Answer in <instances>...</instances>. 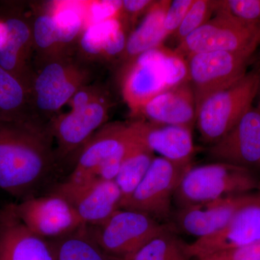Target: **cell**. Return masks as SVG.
I'll use <instances>...</instances> for the list:
<instances>
[{
	"instance_id": "obj_1",
	"label": "cell",
	"mask_w": 260,
	"mask_h": 260,
	"mask_svg": "<svg viewBox=\"0 0 260 260\" xmlns=\"http://www.w3.org/2000/svg\"><path fill=\"white\" fill-rule=\"evenodd\" d=\"M60 169L48 123L0 121V189L20 200L37 196Z\"/></svg>"
},
{
	"instance_id": "obj_2",
	"label": "cell",
	"mask_w": 260,
	"mask_h": 260,
	"mask_svg": "<svg viewBox=\"0 0 260 260\" xmlns=\"http://www.w3.org/2000/svg\"><path fill=\"white\" fill-rule=\"evenodd\" d=\"M188 83L185 56L164 44L120 68L121 95L133 118L159 94Z\"/></svg>"
},
{
	"instance_id": "obj_3",
	"label": "cell",
	"mask_w": 260,
	"mask_h": 260,
	"mask_svg": "<svg viewBox=\"0 0 260 260\" xmlns=\"http://www.w3.org/2000/svg\"><path fill=\"white\" fill-rule=\"evenodd\" d=\"M260 191L254 171L223 162L191 167L175 191L177 208Z\"/></svg>"
},
{
	"instance_id": "obj_4",
	"label": "cell",
	"mask_w": 260,
	"mask_h": 260,
	"mask_svg": "<svg viewBox=\"0 0 260 260\" xmlns=\"http://www.w3.org/2000/svg\"><path fill=\"white\" fill-rule=\"evenodd\" d=\"M35 72L31 85L32 114L36 120L44 124L59 114L63 106L92 80L88 64L73 56L50 61Z\"/></svg>"
},
{
	"instance_id": "obj_5",
	"label": "cell",
	"mask_w": 260,
	"mask_h": 260,
	"mask_svg": "<svg viewBox=\"0 0 260 260\" xmlns=\"http://www.w3.org/2000/svg\"><path fill=\"white\" fill-rule=\"evenodd\" d=\"M259 78L260 71L252 70L202 103L197 110L196 125L203 143L215 144L254 106Z\"/></svg>"
},
{
	"instance_id": "obj_6",
	"label": "cell",
	"mask_w": 260,
	"mask_h": 260,
	"mask_svg": "<svg viewBox=\"0 0 260 260\" xmlns=\"http://www.w3.org/2000/svg\"><path fill=\"white\" fill-rule=\"evenodd\" d=\"M88 226L98 245L109 257L131 260L169 225L160 223L146 214L120 209L104 223Z\"/></svg>"
},
{
	"instance_id": "obj_7",
	"label": "cell",
	"mask_w": 260,
	"mask_h": 260,
	"mask_svg": "<svg viewBox=\"0 0 260 260\" xmlns=\"http://www.w3.org/2000/svg\"><path fill=\"white\" fill-rule=\"evenodd\" d=\"M260 44V24L249 23L216 12L175 48L184 56L208 51L253 55Z\"/></svg>"
},
{
	"instance_id": "obj_8",
	"label": "cell",
	"mask_w": 260,
	"mask_h": 260,
	"mask_svg": "<svg viewBox=\"0 0 260 260\" xmlns=\"http://www.w3.org/2000/svg\"><path fill=\"white\" fill-rule=\"evenodd\" d=\"M191 166L155 157L144 179L121 209L146 214L160 223L169 224L174 212V194Z\"/></svg>"
},
{
	"instance_id": "obj_9",
	"label": "cell",
	"mask_w": 260,
	"mask_h": 260,
	"mask_svg": "<svg viewBox=\"0 0 260 260\" xmlns=\"http://www.w3.org/2000/svg\"><path fill=\"white\" fill-rule=\"evenodd\" d=\"M112 107L109 95L76 111L59 114L49 121L59 164L77 159L95 133L107 124Z\"/></svg>"
},
{
	"instance_id": "obj_10",
	"label": "cell",
	"mask_w": 260,
	"mask_h": 260,
	"mask_svg": "<svg viewBox=\"0 0 260 260\" xmlns=\"http://www.w3.org/2000/svg\"><path fill=\"white\" fill-rule=\"evenodd\" d=\"M186 59L198 110L207 98L242 78L247 73L251 57L227 51H208L191 54Z\"/></svg>"
},
{
	"instance_id": "obj_11",
	"label": "cell",
	"mask_w": 260,
	"mask_h": 260,
	"mask_svg": "<svg viewBox=\"0 0 260 260\" xmlns=\"http://www.w3.org/2000/svg\"><path fill=\"white\" fill-rule=\"evenodd\" d=\"M12 208L30 232L49 241L78 230L85 224L71 205L50 193L11 203Z\"/></svg>"
},
{
	"instance_id": "obj_12",
	"label": "cell",
	"mask_w": 260,
	"mask_h": 260,
	"mask_svg": "<svg viewBox=\"0 0 260 260\" xmlns=\"http://www.w3.org/2000/svg\"><path fill=\"white\" fill-rule=\"evenodd\" d=\"M51 193L66 200L85 225H99L121 209L122 196L115 181L90 179H66L56 184Z\"/></svg>"
},
{
	"instance_id": "obj_13",
	"label": "cell",
	"mask_w": 260,
	"mask_h": 260,
	"mask_svg": "<svg viewBox=\"0 0 260 260\" xmlns=\"http://www.w3.org/2000/svg\"><path fill=\"white\" fill-rule=\"evenodd\" d=\"M135 142L128 122L106 124L98 130L84 146L68 180L94 179L95 171L103 164L120 168Z\"/></svg>"
},
{
	"instance_id": "obj_14",
	"label": "cell",
	"mask_w": 260,
	"mask_h": 260,
	"mask_svg": "<svg viewBox=\"0 0 260 260\" xmlns=\"http://www.w3.org/2000/svg\"><path fill=\"white\" fill-rule=\"evenodd\" d=\"M260 242V191L240 208L218 232L188 244L191 258Z\"/></svg>"
},
{
	"instance_id": "obj_15",
	"label": "cell",
	"mask_w": 260,
	"mask_h": 260,
	"mask_svg": "<svg viewBox=\"0 0 260 260\" xmlns=\"http://www.w3.org/2000/svg\"><path fill=\"white\" fill-rule=\"evenodd\" d=\"M254 193L177 208L173 212L169 224L177 234L181 232L197 239L208 237L223 229L238 210L252 198Z\"/></svg>"
},
{
	"instance_id": "obj_16",
	"label": "cell",
	"mask_w": 260,
	"mask_h": 260,
	"mask_svg": "<svg viewBox=\"0 0 260 260\" xmlns=\"http://www.w3.org/2000/svg\"><path fill=\"white\" fill-rule=\"evenodd\" d=\"M208 155L223 162L251 169L260 166V109L251 108L229 133L210 145Z\"/></svg>"
},
{
	"instance_id": "obj_17",
	"label": "cell",
	"mask_w": 260,
	"mask_h": 260,
	"mask_svg": "<svg viewBox=\"0 0 260 260\" xmlns=\"http://www.w3.org/2000/svg\"><path fill=\"white\" fill-rule=\"evenodd\" d=\"M1 20L5 36L0 44V66L31 88L36 73L32 19L15 10L8 12Z\"/></svg>"
},
{
	"instance_id": "obj_18",
	"label": "cell",
	"mask_w": 260,
	"mask_h": 260,
	"mask_svg": "<svg viewBox=\"0 0 260 260\" xmlns=\"http://www.w3.org/2000/svg\"><path fill=\"white\" fill-rule=\"evenodd\" d=\"M128 124L136 141L154 153L181 165H192L195 152L192 129L143 119H133Z\"/></svg>"
},
{
	"instance_id": "obj_19",
	"label": "cell",
	"mask_w": 260,
	"mask_h": 260,
	"mask_svg": "<svg viewBox=\"0 0 260 260\" xmlns=\"http://www.w3.org/2000/svg\"><path fill=\"white\" fill-rule=\"evenodd\" d=\"M0 260H55L49 242L30 232L11 204L0 209Z\"/></svg>"
},
{
	"instance_id": "obj_20",
	"label": "cell",
	"mask_w": 260,
	"mask_h": 260,
	"mask_svg": "<svg viewBox=\"0 0 260 260\" xmlns=\"http://www.w3.org/2000/svg\"><path fill=\"white\" fill-rule=\"evenodd\" d=\"M129 32L121 18H113L86 27L78 39V59L88 64L93 61L120 62Z\"/></svg>"
},
{
	"instance_id": "obj_21",
	"label": "cell",
	"mask_w": 260,
	"mask_h": 260,
	"mask_svg": "<svg viewBox=\"0 0 260 260\" xmlns=\"http://www.w3.org/2000/svg\"><path fill=\"white\" fill-rule=\"evenodd\" d=\"M197 106L190 83L179 85L153 98L133 119L186 126L196 124Z\"/></svg>"
},
{
	"instance_id": "obj_22",
	"label": "cell",
	"mask_w": 260,
	"mask_h": 260,
	"mask_svg": "<svg viewBox=\"0 0 260 260\" xmlns=\"http://www.w3.org/2000/svg\"><path fill=\"white\" fill-rule=\"evenodd\" d=\"M171 2L169 0L155 1L138 26L130 32L119 62L121 68L129 64L145 51L164 44L168 38L164 31V18Z\"/></svg>"
},
{
	"instance_id": "obj_23",
	"label": "cell",
	"mask_w": 260,
	"mask_h": 260,
	"mask_svg": "<svg viewBox=\"0 0 260 260\" xmlns=\"http://www.w3.org/2000/svg\"><path fill=\"white\" fill-rule=\"evenodd\" d=\"M26 120H36L31 88L0 66V121Z\"/></svg>"
},
{
	"instance_id": "obj_24",
	"label": "cell",
	"mask_w": 260,
	"mask_h": 260,
	"mask_svg": "<svg viewBox=\"0 0 260 260\" xmlns=\"http://www.w3.org/2000/svg\"><path fill=\"white\" fill-rule=\"evenodd\" d=\"M47 5L61 50L65 56H73L85 28V1H52Z\"/></svg>"
},
{
	"instance_id": "obj_25",
	"label": "cell",
	"mask_w": 260,
	"mask_h": 260,
	"mask_svg": "<svg viewBox=\"0 0 260 260\" xmlns=\"http://www.w3.org/2000/svg\"><path fill=\"white\" fill-rule=\"evenodd\" d=\"M32 28L35 71L50 61L67 57L61 50L47 4L46 8L42 9L34 8Z\"/></svg>"
},
{
	"instance_id": "obj_26",
	"label": "cell",
	"mask_w": 260,
	"mask_h": 260,
	"mask_svg": "<svg viewBox=\"0 0 260 260\" xmlns=\"http://www.w3.org/2000/svg\"><path fill=\"white\" fill-rule=\"evenodd\" d=\"M48 242L55 260H114L99 247L87 225Z\"/></svg>"
},
{
	"instance_id": "obj_27",
	"label": "cell",
	"mask_w": 260,
	"mask_h": 260,
	"mask_svg": "<svg viewBox=\"0 0 260 260\" xmlns=\"http://www.w3.org/2000/svg\"><path fill=\"white\" fill-rule=\"evenodd\" d=\"M155 157L152 150L135 140L114 179L122 196L121 207L144 179Z\"/></svg>"
},
{
	"instance_id": "obj_28",
	"label": "cell",
	"mask_w": 260,
	"mask_h": 260,
	"mask_svg": "<svg viewBox=\"0 0 260 260\" xmlns=\"http://www.w3.org/2000/svg\"><path fill=\"white\" fill-rule=\"evenodd\" d=\"M187 245L169 225L143 246L131 260H190Z\"/></svg>"
},
{
	"instance_id": "obj_29",
	"label": "cell",
	"mask_w": 260,
	"mask_h": 260,
	"mask_svg": "<svg viewBox=\"0 0 260 260\" xmlns=\"http://www.w3.org/2000/svg\"><path fill=\"white\" fill-rule=\"evenodd\" d=\"M215 0H194L179 28L172 36L178 43L189 37L215 14Z\"/></svg>"
},
{
	"instance_id": "obj_30",
	"label": "cell",
	"mask_w": 260,
	"mask_h": 260,
	"mask_svg": "<svg viewBox=\"0 0 260 260\" xmlns=\"http://www.w3.org/2000/svg\"><path fill=\"white\" fill-rule=\"evenodd\" d=\"M216 12L244 21L260 24V0H215Z\"/></svg>"
},
{
	"instance_id": "obj_31",
	"label": "cell",
	"mask_w": 260,
	"mask_h": 260,
	"mask_svg": "<svg viewBox=\"0 0 260 260\" xmlns=\"http://www.w3.org/2000/svg\"><path fill=\"white\" fill-rule=\"evenodd\" d=\"M121 1H85V28L110 19L121 18Z\"/></svg>"
},
{
	"instance_id": "obj_32",
	"label": "cell",
	"mask_w": 260,
	"mask_h": 260,
	"mask_svg": "<svg viewBox=\"0 0 260 260\" xmlns=\"http://www.w3.org/2000/svg\"><path fill=\"white\" fill-rule=\"evenodd\" d=\"M155 1L153 0H123L121 1V19L130 32L135 28L138 20L144 17Z\"/></svg>"
},
{
	"instance_id": "obj_33",
	"label": "cell",
	"mask_w": 260,
	"mask_h": 260,
	"mask_svg": "<svg viewBox=\"0 0 260 260\" xmlns=\"http://www.w3.org/2000/svg\"><path fill=\"white\" fill-rule=\"evenodd\" d=\"M194 0H174L171 2L164 18V28L167 37L172 36L179 28Z\"/></svg>"
},
{
	"instance_id": "obj_34",
	"label": "cell",
	"mask_w": 260,
	"mask_h": 260,
	"mask_svg": "<svg viewBox=\"0 0 260 260\" xmlns=\"http://www.w3.org/2000/svg\"><path fill=\"white\" fill-rule=\"evenodd\" d=\"M197 260H260V242L242 247L217 251Z\"/></svg>"
},
{
	"instance_id": "obj_35",
	"label": "cell",
	"mask_w": 260,
	"mask_h": 260,
	"mask_svg": "<svg viewBox=\"0 0 260 260\" xmlns=\"http://www.w3.org/2000/svg\"><path fill=\"white\" fill-rule=\"evenodd\" d=\"M109 95L105 88L99 84H88L80 88L68 102L71 111L79 110Z\"/></svg>"
},
{
	"instance_id": "obj_36",
	"label": "cell",
	"mask_w": 260,
	"mask_h": 260,
	"mask_svg": "<svg viewBox=\"0 0 260 260\" xmlns=\"http://www.w3.org/2000/svg\"><path fill=\"white\" fill-rule=\"evenodd\" d=\"M255 101L257 102V103H256V105L255 106V107L259 108V109H260V78L259 87H258L257 94H256Z\"/></svg>"
},
{
	"instance_id": "obj_37",
	"label": "cell",
	"mask_w": 260,
	"mask_h": 260,
	"mask_svg": "<svg viewBox=\"0 0 260 260\" xmlns=\"http://www.w3.org/2000/svg\"><path fill=\"white\" fill-rule=\"evenodd\" d=\"M259 167H260V166H259Z\"/></svg>"
}]
</instances>
